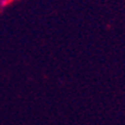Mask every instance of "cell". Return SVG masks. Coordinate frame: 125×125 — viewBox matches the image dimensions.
<instances>
[{"mask_svg":"<svg viewBox=\"0 0 125 125\" xmlns=\"http://www.w3.org/2000/svg\"><path fill=\"white\" fill-rule=\"evenodd\" d=\"M11 3V0H0V8H5V6H8L9 4Z\"/></svg>","mask_w":125,"mask_h":125,"instance_id":"6da1fadb","label":"cell"}]
</instances>
